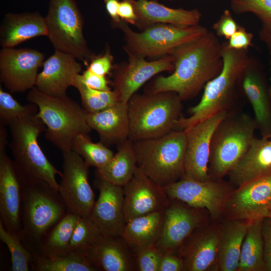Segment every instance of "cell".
<instances>
[{"label": "cell", "mask_w": 271, "mask_h": 271, "mask_svg": "<svg viewBox=\"0 0 271 271\" xmlns=\"http://www.w3.org/2000/svg\"><path fill=\"white\" fill-rule=\"evenodd\" d=\"M112 24L122 32L124 49L127 54L156 59L171 55L178 47L201 37L209 31L199 24L182 26L157 23L137 32L123 21Z\"/></svg>", "instance_id": "9c48e42d"}, {"label": "cell", "mask_w": 271, "mask_h": 271, "mask_svg": "<svg viewBox=\"0 0 271 271\" xmlns=\"http://www.w3.org/2000/svg\"><path fill=\"white\" fill-rule=\"evenodd\" d=\"M271 207V173L253 179L232 192L225 212L229 219L247 222L265 217Z\"/></svg>", "instance_id": "9a60e30c"}, {"label": "cell", "mask_w": 271, "mask_h": 271, "mask_svg": "<svg viewBox=\"0 0 271 271\" xmlns=\"http://www.w3.org/2000/svg\"><path fill=\"white\" fill-rule=\"evenodd\" d=\"M43 66L35 87L42 93L55 97L66 95L67 89L73 86L82 70L81 64L74 56L58 50L44 62Z\"/></svg>", "instance_id": "7402d4cb"}, {"label": "cell", "mask_w": 271, "mask_h": 271, "mask_svg": "<svg viewBox=\"0 0 271 271\" xmlns=\"http://www.w3.org/2000/svg\"><path fill=\"white\" fill-rule=\"evenodd\" d=\"M259 36L271 52V22H262Z\"/></svg>", "instance_id": "f907efd6"}, {"label": "cell", "mask_w": 271, "mask_h": 271, "mask_svg": "<svg viewBox=\"0 0 271 271\" xmlns=\"http://www.w3.org/2000/svg\"><path fill=\"white\" fill-rule=\"evenodd\" d=\"M22 184L6 149H0V221L6 229L21 238Z\"/></svg>", "instance_id": "ffe728a7"}, {"label": "cell", "mask_w": 271, "mask_h": 271, "mask_svg": "<svg viewBox=\"0 0 271 271\" xmlns=\"http://www.w3.org/2000/svg\"><path fill=\"white\" fill-rule=\"evenodd\" d=\"M138 18L136 26L143 29L157 23L189 26L198 25L201 12L196 9H174L153 0H132Z\"/></svg>", "instance_id": "d4e9b609"}, {"label": "cell", "mask_w": 271, "mask_h": 271, "mask_svg": "<svg viewBox=\"0 0 271 271\" xmlns=\"http://www.w3.org/2000/svg\"><path fill=\"white\" fill-rule=\"evenodd\" d=\"M270 54V86L268 87V92L269 97L271 101V52H269Z\"/></svg>", "instance_id": "816d5d0a"}, {"label": "cell", "mask_w": 271, "mask_h": 271, "mask_svg": "<svg viewBox=\"0 0 271 271\" xmlns=\"http://www.w3.org/2000/svg\"><path fill=\"white\" fill-rule=\"evenodd\" d=\"M253 38L252 33L247 32L245 29L239 26L236 32L228 39L227 45L230 48L236 50H247Z\"/></svg>", "instance_id": "ee69618b"}, {"label": "cell", "mask_w": 271, "mask_h": 271, "mask_svg": "<svg viewBox=\"0 0 271 271\" xmlns=\"http://www.w3.org/2000/svg\"><path fill=\"white\" fill-rule=\"evenodd\" d=\"M167 1H173V0H167Z\"/></svg>", "instance_id": "db71d44e"}, {"label": "cell", "mask_w": 271, "mask_h": 271, "mask_svg": "<svg viewBox=\"0 0 271 271\" xmlns=\"http://www.w3.org/2000/svg\"><path fill=\"white\" fill-rule=\"evenodd\" d=\"M261 229L266 270L271 271V218L266 217L262 218Z\"/></svg>", "instance_id": "f6af8a7d"}, {"label": "cell", "mask_w": 271, "mask_h": 271, "mask_svg": "<svg viewBox=\"0 0 271 271\" xmlns=\"http://www.w3.org/2000/svg\"><path fill=\"white\" fill-rule=\"evenodd\" d=\"M28 101L38 107L37 115L46 126L45 137L62 153L71 150L74 138L89 134L88 112L66 95L50 96L34 87L28 93Z\"/></svg>", "instance_id": "277c9868"}, {"label": "cell", "mask_w": 271, "mask_h": 271, "mask_svg": "<svg viewBox=\"0 0 271 271\" xmlns=\"http://www.w3.org/2000/svg\"><path fill=\"white\" fill-rule=\"evenodd\" d=\"M31 265L36 271H97L85 255L71 252L59 256L33 255Z\"/></svg>", "instance_id": "836d02e7"}, {"label": "cell", "mask_w": 271, "mask_h": 271, "mask_svg": "<svg viewBox=\"0 0 271 271\" xmlns=\"http://www.w3.org/2000/svg\"><path fill=\"white\" fill-rule=\"evenodd\" d=\"M85 257L97 271H138L136 253L121 235L103 234Z\"/></svg>", "instance_id": "603a6c76"}, {"label": "cell", "mask_w": 271, "mask_h": 271, "mask_svg": "<svg viewBox=\"0 0 271 271\" xmlns=\"http://www.w3.org/2000/svg\"><path fill=\"white\" fill-rule=\"evenodd\" d=\"M38 112L32 103L22 105L9 93L0 87V124L9 125L13 121Z\"/></svg>", "instance_id": "f35d334b"}, {"label": "cell", "mask_w": 271, "mask_h": 271, "mask_svg": "<svg viewBox=\"0 0 271 271\" xmlns=\"http://www.w3.org/2000/svg\"><path fill=\"white\" fill-rule=\"evenodd\" d=\"M230 7L237 14L251 13L262 22H271V0H231Z\"/></svg>", "instance_id": "ab89813d"}, {"label": "cell", "mask_w": 271, "mask_h": 271, "mask_svg": "<svg viewBox=\"0 0 271 271\" xmlns=\"http://www.w3.org/2000/svg\"><path fill=\"white\" fill-rule=\"evenodd\" d=\"M221 56L222 70L206 84L200 101L190 108L189 117L178 120L176 130H185L215 114L229 111L251 59L247 50L230 48L227 42L222 43Z\"/></svg>", "instance_id": "7a4b0ae2"}, {"label": "cell", "mask_w": 271, "mask_h": 271, "mask_svg": "<svg viewBox=\"0 0 271 271\" xmlns=\"http://www.w3.org/2000/svg\"><path fill=\"white\" fill-rule=\"evenodd\" d=\"M257 129L250 115L229 112L212 138L209 163L211 179H220L235 167L249 149Z\"/></svg>", "instance_id": "ba28073f"}, {"label": "cell", "mask_w": 271, "mask_h": 271, "mask_svg": "<svg viewBox=\"0 0 271 271\" xmlns=\"http://www.w3.org/2000/svg\"><path fill=\"white\" fill-rule=\"evenodd\" d=\"M45 19L39 13L6 14L0 29L2 48L17 45L39 36H47Z\"/></svg>", "instance_id": "4316f807"}, {"label": "cell", "mask_w": 271, "mask_h": 271, "mask_svg": "<svg viewBox=\"0 0 271 271\" xmlns=\"http://www.w3.org/2000/svg\"><path fill=\"white\" fill-rule=\"evenodd\" d=\"M271 173V138H254L249 149L228 173L237 187Z\"/></svg>", "instance_id": "83f0119b"}, {"label": "cell", "mask_w": 271, "mask_h": 271, "mask_svg": "<svg viewBox=\"0 0 271 271\" xmlns=\"http://www.w3.org/2000/svg\"><path fill=\"white\" fill-rule=\"evenodd\" d=\"M103 234L89 217H80L70 239L69 252L85 256L88 250Z\"/></svg>", "instance_id": "8d00e7d4"}, {"label": "cell", "mask_w": 271, "mask_h": 271, "mask_svg": "<svg viewBox=\"0 0 271 271\" xmlns=\"http://www.w3.org/2000/svg\"><path fill=\"white\" fill-rule=\"evenodd\" d=\"M118 14L122 21L134 26L137 25L138 18L132 0H122L120 2Z\"/></svg>", "instance_id": "c3c4849f"}, {"label": "cell", "mask_w": 271, "mask_h": 271, "mask_svg": "<svg viewBox=\"0 0 271 271\" xmlns=\"http://www.w3.org/2000/svg\"><path fill=\"white\" fill-rule=\"evenodd\" d=\"M238 25L229 10L223 11L219 20L213 25L212 28L216 35L228 40L237 30Z\"/></svg>", "instance_id": "7bdbcfd3"}, {"label": "cell", "mask_w": 271, "mask_h": 271, "mask_svg": "<svg viewBox=\"0 0 271 271\" xmlns=\"http://www.w3.org/2000/svg\"><path fill=\"white\" fill-rule=\"evenodd\" d=\"M113 60L110 48L107 46L102 54L97 56L93 54L87 69L96 74L105 76L112 70Z\"/></svg>", "instance_id": "b9f144b4"}, {"label": "cell", "mask_w": 271, "mask_h": 271, "mask_svg": "<svg viewBox=\"0 0 271 271\" xmlns=\"http://www.w3.org/2000/svg\"><path fill=\"white\" fill-rule=\"evenodd\" d=\"M105 8L108 14L111 18L112 23L117 24L121 20L118 14L120 2L119 0H104Z\"/></svg>", "instance_id": "681fc988"}, {"label": "cell", "mask_w": 271, "mask_h": 271, "mask_svg": "<svg viewBox=\"0 0 271 271\" xmlns=\"http://www.w3.org/2000/svg\"><path fill=\"white\" fill-rule=\"evenodd\" d=\"M55 50L74 56L87 66L93 54L83 35V19L74 0H50L45 17Z\"/></svg>", "instance_id": "30bf717a"}, {"label": "cell", "mask_w": 271, "mask_h": 271, "mask_svg": "<svg viewBox=\"0 0 271 271\" xmlns=\"http://www.w3.org/2000/svg\"><path fill=\"white\" fill-rule=\"evenodd\" d=\"M81 75L84 82L89 87L100 91L111 90L105 76L96 74L87 69Z\"/></svg>", "instance_id": "bcb514c9"}, {"label": "cell", "mask_w": 271, "mask_h": 271, "mask_svg": "<svg viewBox=\"0 0 271 271\" xmlns=\"http://www.w3.org/2000/svg\"><path fill=\"white\" fill-rule=\"evenodd\" d=\"M21 184V239L34 255L43 238L66 215L67 210L58 190L50 185Z\"/></svg>", "instance_id": "8992f818"}, {"label": "cell", "mask_w": 271, "mask_h": 271, "mask_svg": "<svg viewBox=\"0 0 271 271\" xmlns=\"http://www.w3.org/2000/svg\"><path fill=\"white\" fill-rule=\"evenodd\" d=\"M71 150L81 157L90 167H101L114 156L113 152L102 143L93 142L88 134H79L73 140Z\"/></svg>", "instance_id": "e575fe53"}, {"label": "cell", "mask_w": 271, "mask_h": 271, "mask_svg": "<svg viewBox=\"0 0 271 271\" xmlns=\"http://www.w3.org/2000/svg\"><path fill=\"white\" fill-rule=\"evenodd\" d=\"M99 196L89 218L104 235H121L126 224L123 188L96 178Z\"/></svg>", "instance_id": "44dd1931"}, {"label": "cell", "mask_w": 271, "mask_h": 271, "mask_svg": "<svg viewBox=\"0 0 271 271\" xmlns=\"http://www.w3.org/2000/svg\"><path fill=\"white\" fill-rule=\"evenodd\" d=\"M90 127L98 133L106 146L119 144L128 139L129 120L127 103L118 101L96 113H88Z\"/></svg>", "instance_id": "484cf974"}, {"label": "cell", "mask_w": 271, "mask_h": 271, "mask_svg": "<svg viewBox=\"0 0 271 271\" xmlns=\"http://www.w3.org/2000/svg\"><path fill=\"white\" fill-rule=\"evenodd\" d=\"M182 100L172 91L134 94L127 102L128 139L134 142L164 136L182 117Z\"/></svg>", "instance_id": "5b68a950"}, {"label": "cell", "mask_w": 271, "mask_h": 271, "mask_svg": "<svg viewBox=\"0 0 271 271\" xmlns=\"http://www.w3.org/2000/svg\"><path fill=\"white\" fill-rule=\"evenodd\" d=\"M72 86L79 91L83 108L88 113L99 112L119 101L114 90L100 91L89 87L80 74L76 77Z\"/></svg>", "instance_id": "d590c367"}, {"label": "cell", "mask_w": 271, "mask_h": 271, "mask_svg": "<svg viewBox=\"0 0 271 271\" xmlns=\"http://www.w3.org/2000/svg\"><path fill=\"white\" fill-rule=\"evenodd\" d=\"M62 154L63 171L58 191L67 212L89 217L95 202L88 180L89 167L72 150Z\"/></svg>", "instance_id": "8fae6325"}, {"label": "cell", "mask_w": 271, "mask_h": 271, "mask_svg": "<svg viewBox=\"0 0 271 271\" xmlns=\"http://www.w3.org/2000/svg\"><path fill=\"white\" fill-rule=\"evenodd\" d=\"M123 188L126 222L137 217L164 210L170 201L163 187L148 177L138 166L132 178Z\"/></svg>", "instance_id": "ac0fdd59"}, {"label": "cell", "mask_w": 271, "mask_h": 271, "mask_svg": "<svg viewBox=\"0 0 271 271\" xmlns=\"http://www.w3.org/2000/svg\"><path fill=\"white\" fill-rule=\"evenodd\" d=\"M80 216L67 212L44 236L34 255L59 256L69 253V245Z\"/></svg>", "instance_id": "1f68e13d"}, {"label": "cell", "mask_w": 271, "mask_h": 271, "mask_svg": "<svg viewBox=\"0 0 271 271\" xmlns=\"http://www.w3.org/2000/svg\"><path fill=\"white\" fill-rule=\"evenodd\" d=\"M138 271H159L163 253L153 245L136 253Z\"/></svg>", "instance_id": "60d3db41"}, {"label": "cell", "mask_w": 271, "mask_h": 271, "mask_svg": "<svg viewBox=\"0 0 271 271\" xmlns=\"http://www.w3.org/2000/svg\"><path fill=\"white\" fill-rule=\"evenodd\" d=\"M0 239L7 246L11 257L12 271H28L33 254L20 237L7 231L0 221Z\"/></svg>", "instance_id": "74e56055"}, {"label": "cell", "mask_w": 271, "mask_h": 271, "mask_svg": "<svg viewBox=\"0 0 271 271\" xmlns=\"http://www.w3.org/2000/svg\"><path fill=\"white\" fill-rule=\"evenodd\" d=\"M221 48L222 43L210 31L178 47L171 54L174 65L172 73L157 77L148 91L174 92L182 101L193 98L222 70Z\"/></svg>", "instance_id": "6da1fadb"}, {"label": "cell", "mask_w": 271, "mask_h": 271, "mask_svg": "<svg viewBox=\"0 0 271 271\" xmlns=\"http://www.w3.org/2000/svg\"><path fill=\"white\" fill-rule=\"evenodd\" d=\"M201 209L170 199L164 209L161 234L155 246L163 253H176L184 241L202 225Z\"/></svg>", "instance_id": "2e32d148"}, {"label": "cell", "mask_w": 271, "mask_h": 271, "mask_svg": "<svg viewBox=\"0 0 271 271\" xmlns=\"http://www.w3.org/2000/svg\"><path fill=\"white\" fill-rule=\"evenodd\" d=\"M247 227V221L235 219H229L221 226L218 254L220 270H237Z\"/></svg>", "instance_id": "4dcf8cb0"}, {"label": "cell", "mask_w": 271, "mask_h": 271, "mask_svg": "<svg viewBox=\"0 0 271 271\" xmlns=\"http://www.w3.org/2000/svg\"><path fill=\"white\" fill-rule=\"evenodd\" d=\"M266 217H270L271 218V207H270V208L269 209L268 211V212L266 214Z\"/></svg>", "instance_id": "f5cc1de1"}, {"label": "cell", "mask_w": 271, "mask_h": 271, "mask_svg": "<svg viewBox=\"0 0 271 271\" xmlns=\"http://www.w3.org/2000/svg\"><path fill=\"white\" fill-rule=\"evenodd\" d=\"M11 134L9 147L21 183H46L58 190L56 177L62 175L49 161L38 143L46 126L37 112L17 119L8 125Z\"/></svg>", "instance_id": "3957f363"}, {"label": "cell", "mask_w": 271, "mask_h": 271, "mask_svg": "<svg viewBox=\"0 0 271 271\" xmlns=\"http://www.w3.org/2000/svg\"><path fill=\"white\" fill-rule=\"evenodd\" d=\"M117 152L104 166L96 168V178L123 187L133 177L137 167L133 142L129 139L117 145Z\"/></svg>", "instance_id": "f546056e"}, {"label": "cell", "mask_w": 271, "mask_h": 271, "mask_svg": "<svg viewBox=\"0 0 271 271\" xmlns=\"http://www.w3.org/2000/svg\"><path fill=\"white\" fill-rule=\"evenodd\" d=\"M159 271H183V262L178 254H163Z\"/></svg>", "instance_id": "7dc6e473"}, {"label": "cell", "mask_w": 271, "mask_h": 271, "mask_svg": "<svg viewBox=\"0 0 271 271\" xmlns=\"http://www.w3.org/2000/svg\"><path fill=\"white\" fill-rule=\"evenodd\" d=\"M221 231V226L201 225L184 241L177 253L183 260V271L219 269Z\"/></svg>", "instance_id": "d6986e66"}, {"label": "cell", "mask_w": 271, "mask_h": 271, "mask_svg": "<svg viewBox=\"0 0 271 271\" xmlns=\"http://www.w3.org/2000/svg\"><path fill=\"white\" fill-rule=\"evenodd\" d=\"M262 219L248 222L237 271L266 270L263 255Z\"/></svg>", "instance_id": "d6a6232c"}, {"label": "cell", "mask_w": 271, "mask_h": 271, "mask_svg": "<svg viewBox=\"0 0 271 271\" xmlns=\"http://www.w3.org/2000/svg\"><path fill=\"white\" fill-rule=\"evenodd\" d=\"M127 55L128 62L116 66L113 75V90L119 101L124 103H127L136 92L155 75L174 70L171 55L150 61L141 57Z\"/></svg>", "instance_id": "e0dca14e"}, {"label": "cell", "mask_w": 271, "mask_h": 271, "mask_svg": "<svg viewBox=\"0 0 271 271\" xmlns=\"http://www.w3.org/2000/svg\"><path fill=\"white\" fill-rule=\"evenodd\" d=\"M137 166L162 187L185 176L187 136L173 130L160 137L134 141Z\"/></svg>", "instance_id": "52a82bcc"}, {"label": "cell", "mask_w": 271, "mask_h": 271, "mask_svg": "<svg viewBox=\"0 0 271 271\" xmlns=\"http://www.w3.org/2000/svg\"><path fill=\"white\" fill-rule=\"evenodd\" d=\"M164 217L163 210L135 217L126 222L121 235L135 253L156 245L161 234Z\"/></svg>", "instance_id": "f1b7e54d"}, {"label": "cell", "mask_w": 271, "mask_h": 271, "mask_svg": "<svg viewBox=\"0 0 271 271\" xmlns=\"http://www.w3.org/2000/svg\"><path fill=\"white\" fill-rule=\"evenodd\" d=\"M45 55L30 49L3 48L0 51V80L12 93L24 92L35 87L38 69Z\"/></svg>", "instance_id": "4fadbf2b"}, {"label": "cell", "mask_w": 271, "mask_h": 271, "mask_svg": "<svg viewBox=\"0 0 271 271\" xmlns=\"http://www.w3.org/2000/svg\"><path fill=\"white\" fill-rule=\"evenodd\" d=\"M261 66L252 59L244 73L241 87L253 109L262 138H271V101Z\"/></svg>", "instance_id": "cb8c5ba5"}, {"label": "cell", "mask_w": 271, "mask_h": 271, "mask_svg": "<svg viewBox=\"0 0 271 271\" xmlns=\"http://www.w3.org/2000/svg\"><path fill=\"white\" fill-rule=\"evenodd\" d=\"M163 188L169 199L194 208L206 209L215 220L225 212L231 194L228 185L220 179L200 181L184 177Z\"/></svg>", "instance_id": "7c38bea8"}, {"label": "cell", "mask_w": 271, "mask_h": 271, "mask_svg": "<svg viewBox=\"0 0 271 271\" xmlns=\"http://www.w3.org/2000/svg\"><path fill=\"white\" fill-rule=\"evenodd\" d=\"M229 111L215 114L187 129L185 177L197 181L211 179L209 173L210 146L213 134Z\"/></svg>", "instance_id": "5bb4252c"}]
</instances>
